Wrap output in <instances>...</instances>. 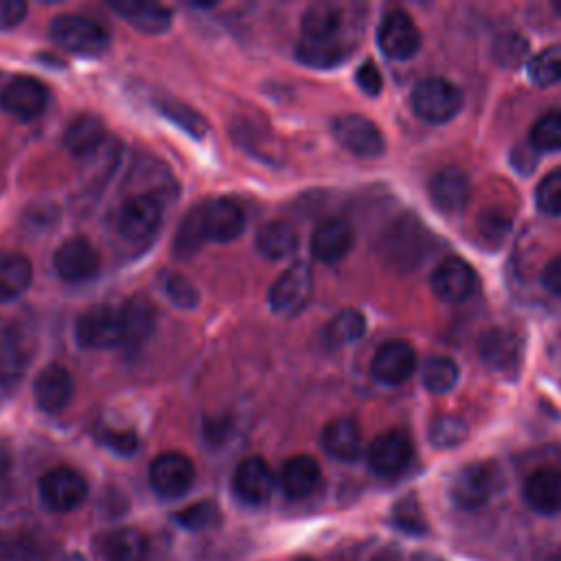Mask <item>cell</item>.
<instances>
[{
    "instance_id": "obj_1",
    "label": "cell",
    "mask_w": 561,
    "mask_h": 561,
    "mask_svg": "<svg viewBox=\"0 0 561 561\" xmlns=\"http://www.w3.org/2000/svg\"><path fill=\"white\" fill-rule=\"evenodd\" d=\"M50 39L61 46L64 50L85 55V57H96L103 55L110 46V33L103 24L77 15V13H61L57 15L50 26H48Z\"/></svg>"
},
{
    "instance_id": "obj_2",
    "label": "cell",
    "mask_w": 561,
    "mask_h": 561,
    "mask_svg": "<svg viewBox=\"0 0 561 561\" xmlns=\"http://www.w3.org/2000/svg\"><path fill=\"white\" fill-rule=\"evenodd\" d=\"M35 335L22 322H11L0 331V388L13 392L33 359Z\"/></svg>"
},
{
    "instance_id": "obj_3",
    "label": "cell",
    "mask_w": 561,
    "mask_h": 561,
    "mask_svg": "<svg viewBox=\"0 0 561 561\" xmlns=\"http://www.w3.org/2000/svg\"><path fill=\"white\" fill-rule=\"evenodd\" d=\"M412 110L430 123H445L462 107V92L443 77L421 79L410 94Z\"/></svg>"
},
{
    "instance_id": "obj_4",
    "label": "cell",
    "mask_w": 561,
    "mask_h": 561,
    "mask_svg": "<svg viewBox=\"0 0 561 561\" xmlns=\"http://www.w3.org/2000/svg\"><path fill=\"white\" fill-rule=\"evenodd\" d=\"M311 285H313L311 267L305 261H296L270 287V294H267L270 309L283 318L296 316L307 305Z\"/></svg>"
},
{
    "instance_id": "obj_5",
    "label": "cell",
    "mask_w": 561,
    "mask_h": 561,
    "mask_svg": "<svg viewBox=\"0 0 561 561\" xmlns=\"http://www.w3.org/2000/svg\"><path fill=\"white\" fill-rule=\"evenodd\" d=\"M162 221V202L153 193H138L125 199L118 210L116 228L125 241H147Z\"/></svg>"
},
{
    "instance_id": "obj_6",
    "label": "cell",
    "mask_w": 561,
    "mask_h": 561,
    "mask_svg": "<svg viewBox=\"0 0 561 561\" xmlns=\"http://www.w3.org/2000/svg\"><path fill=\"white\" fill-rule=\"evenodd\" d=\"M500 482L493 462H469L465 465L451 482V500L465 511L484 506L495 493Z\"/></svg>"
},
{
    "instance_id": "obj_7",
    "label": "cell",
    "mask_w": 561,
    "mask_h": 561,
    "mask_svg": "<svg viewBox=\"0 0 561 561\" xmlns=\"http://www.w3.org/2000/svg\"><path fill=\"white\" fill-rule=\"evenodd\" d=\"M39 495L48 508L68 513L88 497V482L72 467H53L39 478Z\"/></svg>"
},
{
    "instance_id": "obj_8",
    "label": "cell",
    "mask_w": 561,
    "mask_h": 561,
    "mask_svg": "<svg viewBox=\"0 0 561 561\" xmlns=\"http://www.w3.org/2000/svg\"><path fill=\"white\" fill-rule=\"evenodd\" d=\"M77 342L83 348H112L123 340L121 311L112 305H94L83 311L75 327Z\"/></svg>"
},
{
    "instance_id": "obj_9",
    "label": "cell",
    "mask_w": 561,
    "mask_h": 561,
    "mask_svg": "<svg viewBox=\"0 0 561 561\" xmlns=\"http://www.w3.org/2000/svg\"><path fill=\"white\" fill-rule=\"evenodd\" d=\"M331 129H333V136L337 138V142L355 156L377 158L386 149L379 127L362 114L335 116Z\"/></svg>"
},
{
    "instance_id": "obj_10",
    "label": "cell",
    "mask_w": 561,
    "mask_h": 561,
    "mask_svg": "<svg viewBox=\"0 0 561 561\" xmlns=\"http://www.w3.org/2000/svg\"><path fill=\"white\" fill-rule=\"evenodd\" d=\"M195 480V467L186 454L164 451L149 465L151 489L162 497L184 495Z\"/></svg>"
},
{
    "instance_id": "obj_11",
    "label": "cell",
    "mask_w": 561,
    "mask_h": 561,
    "mask_svg": "<svg viewBox=\"0 0 561 561\" xmlns=\"http://www.w3.org/2000/svg\"><path fill=\"white\" fill-rule=\"evenodd\" d=\"M101 267L99 250L88 237H68L55 252V272L68 283H83Z\"/></svg>"
},
{
    "instance_id": "obj_12",
    "label": "cell",
    "mask_w": 561,
    "mask_h": 561,
    "mask_svg": "<svg viewBox=\"0 0 561 561\" xmlns=\"http://www.w3.org/2000/svg\"><path fill=\"white\" fill-rule=\"evenodd\" d=\"M377 44L390 59H410L421 44V33L405 11H390L377 28Z\"/></svg>"
},
{
    "instance_id": "obj_13",
    "label": "cell",
    "mask_w": 561,
    "mask_h": 561,
    "mask_svg": "<svg viewBox=\"0 0 561 561\" xmlns=\"http://www.w3.org/2000/svg\"><path fill=\"white\" fill-rule=\"evenodd\" d=\"M48 99L46 85L31 75H15L0 92V105L18 118H35L44 112Z\"/></svg>"
},
{
    "instance_id": "obj_14",
    "label": "cell",
    "mask_w": 561,
    "mask_h": 561,
    "mask_svg": "<svg viewBox=\"0 0 561 561\" xmlns=\"http://www.w3.org/2000/svg\"><path fill=\"white\" fill-rule=\"evenodd\" d=\"M416 368V355L414 348L403 340H388L383 342L370 362V373L379 383L386 386H399Z\"/></svg>"
},
{
    "instance_id": "obj_15",
    "label": "cell",
    "mask_w": 561,
    "mask_h": 561,
    "mask_svg": "<svg viewBox=\"0 0 561 561\" xmlns=\"http://www.w3.org/2000/svg\"><path fill=\"white\" fill-rule=\"evenodd\" d=\"M202 219L208 241H234L245 228V213L230 197H215L202 202Z\"/></svg>"
},
{
    "instance_id": "obj_16",
    "label": "cell",
    "mask_w": 561,
    "mask_h": 561,
    "mask_svg": "<svg viewBox=\"0 0 561 561\" xmlns=\"http://www.w3.org/2000/svg\"><path fill=\"white\" fill-rule=\"evenodd\" d=\"M412 460V440L401 430L379 434L368 447V465L379 476H397Z\"/></svg>"
},
{
    "instance_id": "obj_17",
    "label": "cell",
    "mask_w": 561,
    "mask_h": 561,
    "mask_svg": "<svg viewBox=\"0 0 561 561\" xmlns=\"http://www.w3.org/2000/svg\"><path fill=\"white\" fill-rule=\"evenodd\" d=\"M72 394H75V379L70 370L61 364H48L37 373L33 381V397L37 405L48 414H57L66 410Z\"/></svg>"
},
{
    "instance_id": "obj_18",
    "label": "cell",
    "mask_w": 561,
    "mask_h": 561,
    "mask_svg": "<svg viewBox=\"0 0 561 561\" xmlns=\"http://www.w3.org/2000/svg\"><path fill=\"white\" fill-rule=\"evenodd\" d=\"M302 37L316 42H333L353 48L346 39V15L337 4H311L302 15Z\"/></svg>"
},
{
    "instance_id": "obj_19",
    "label": "cell",
    "mask_w": 561,
    "mask_h": 561,
    "mask_svg": "<svg viewBox=\"0 0 561 561\" xmlns=\"http://www.w3.org/2000/svg\"><path fill=\"white\" fill-rule=\"evenodd\" d=\"M272 486H274L272 469L259 456H250V458L241 460L232 476V489H234L237 497L252 506L265 504L272 495Z\"/></svg>"
},
{
    "instance_id": "obj_20",
    "label": "cell",
    "mask_w": 561,
    "mask_h": 561,
    "mask_svg": "<svg viewBox=\"0 0 561 561\" xmlns=\"http://www.w3.org/2000/svg\"><path fill=\"white\" fill-rule=\"evenodd\" d=\"M353 226L342 217L322 219L311 234V254L322 263H335L353 248Z\"/></svg>"
},
{
    "instance_id": "obj_21",
    "label": "cell",
    "mask_w": 561,
    "mask_h": 561,
    "mask_svg": "<svg viewBox=\"0 0 561 561\" xmlns=\"http://www.w3.org/2000/svg\"><path fill=\"white\" fill-rule=\"evenodd\" d=\"M476 287V274L458 256L443 259L432 272V289L445 302H462Z\"/></svg>"
},
{
    "instance_id": "obj_22",
    "label": "cell",
    "mask_w": 561,
    "mask_h": 561,
    "mask_svg": "<svg viewBox=\"0 0 561 561\" xmlns=\"http://www.w3.org/2000/svg\"><path fill=\"white\" fill-rule=\"evenodd\" d=\"M121 311V346H125L127 351H136L138 346H142L156 324V309L153 305L142 298V296H134L127 298L123 302V307H118Z\"/></svg>"
},
{
    "instance_id": "obj_23",
    "label": "cell",
    "mask_w": 561,
    "mask_h": 561,
    "mask_svg": "<svg viewBox=\"0 0 561 561\" xmlns=\"http://www.w3.org/2000/svg\"><path fill=\"white\" fill-rule=\"evenodd\" d=\"M480 359L493 370H511L519 364L522 340L511 329H489L478 340Z\"/></svg>"
},
{
    "instance_id": "obj_24",
    "label": "cell",
    "mask_w": 561,
    "mask_h": 561,
    "mask_svg": "<svg viewBox=\"0 0 561 561\" xmlns=\"http://www.w3.org/2000/svg\"><path fill=\"white\" fill-rule=\"evenodd\" d=\"M526 504L541 513L554 515L561 511V471L554 467H543L533 471L524 482Z\"/></svg>"
},
{
    "instance_id": "obj_25",
    "label": "cell",
    "mask_w": 561,
    "mask_h": 561,
    "mask_svg": "<svg viewBox=\"0 0 561 561\" xmlns=\"http://www.w3.org/2000/svg\"><path fill=\"white\" fill-rule=\"evenodd\" d=\"M430 197L443 213H456L469 197V178L458 167H443L430 180Z\"/></svg>"
},
{
    "instance_id": "obj_26",
    "label": "cell",
    "mask_w": 561,
    "mask_h": 561,
    "mask_svg": "<svg viewBox=\"0 0 561 561\" xmlns=\"http://www.w3.org/2000/svg\"><path fill=\"white\" fill-rule=\"evenodd\" d=\"M110 7L142 33H162L171 26V9L151 0H112Z\"/></svg>"
},
{
    "instance_id": "obj_27",
    "label": "cell",
    "mask_w": 561,
    "mask_h": 561,
    "mask_svg": "<svg viewBox=\"0 0 561 561\" xmlns=\"http://www.w3.org/2000/svg\"><path fill=\"white\" fill-rule=\"evenodd\" d=\"M105 142V127L94 114H79L66 127L64 145L75 158H90Z\"/></svg>"
},
{
    "instance_id": "obj_28",
    "label": "cell",
    "mask_w": 561,
    "mask_h": 561,
    "mask_svg": "<svg viewBox=\"0 0 561 561\" xmlns=\"http://www.w3.org/2000/svg\"><path fill=\"white\" fill-rule=\"evenodd\" d=\"M320 482V465L313 456L298 454L291 456L280 469L283 493L291 500L307 497Z\"/></svg>"
},
{
    "instance_id": "obj_29",
    "label": "cell",
    "mask_w": 561,
    "mask_h": 561,
    "mask_svg": "<svg viewBox=\"0 0 561 561\" xmlns=\"http://www.w3.org/2000/svg\"><path fill=\"white\" fill-rule=\"evenodd\" d=\"M99 552L105 561H145L147 559V539L136 528H114L101 535Z\"/></svg>"
},
{
    "instance_id": "obj_30",
    "label": "cell",
    "mask_w": 561,
    "mask_h": 561,
    "mask_svg": "<svg viewBox=\"0 0 561 561\" xmlns=\"http://www.w3.org/2000/svg\"><path fill=\"white\" fill-rule=\"evenodd\" d=\"M322 447L335 460L351 462L359 456L362 434L353 419H335L322 432Z\"/></svg>"
},
{
    "instance_id": "obj_31",
    "label": "cell",
    "mask_w": 561,
    "mask_h": 561,
    "mask_svg": "<svg viewBox=\"0 0 561 561\" xmlns=\"http://www.w3.org/2000/svg\"><path fill=\"white\" fill-rule=\"evenodd\" d=\"M256 248L265 259H287L298 248V232L287 221H265L256 232Z\"/></svg>"
},
{
    "instance_id": "obj_32",
    "label": "cell",
    "mask_w": 561,
    "mask_h": 561,
    "mask_svg": "<svg viewBox=\"0 0 561 561\" xmlns=\"http://www.w3.org/2000/svg\"><path fill=\"white\" fill-rule=\"evenodd\" d=\"M33 278L31 261L18 252L0 254V302H9L26 291Z\"/></svg>"
},
{
    "instance_id": "obj_33",
    "label": "cell",
    "mask_w": 561,
    "mask_h": 561,
    "mask_svg": "<svg viewBox=\"0 0 561 561\" xmlns=\"http://www.w3.org/2000/svg\"><path fill=\"white\" fill-rule=\"evenodd\" d=\"M351 48L344 44L333 42H316V39H300L296 46V57L311 66V68H333L348 57Z\"/></svg>"
},
{
    "instance_id": "obj_34",
    "label": "cell",
    "mask_w": 561,
    "mask_h": 561,
    "mask_svg": "<svg viewBox=\"0 0 561 561\" xmlns=\"http://www.w3.org/2000/svg\"><path fill=\"white\" fill-rule=\"evenodd\" d=\"M366 331V320L357 309H344L324 327V340L329 346H346L359 340Z\"/></svg>"
},
{
    "instance_id": "obj_35",
    "label": "cell",
    "mask_w": 561,
    "mask_h": 561,
    "mask_svg": "<svg viewBox=\"0 0 561 561\" xmlns=\"http://www.w3.org/2000/svg\"><path fill=\"white\" fill-rule=\"evenodd\" d=\"M458 364L445 355H434L430 357L425 364H423V370H421V377H423V383L430 392L434 394H440V392H449L456 381H458Z\"/></svg>"
},
{
    "instance_id": "obj_36",
    "label": "cell",
    "mask_w": 561,
    "mask_h": 561,
    "mask_svg": "<svg viewBox=\"0 0 561 561\" xmlns=\"http://www.w3.org/2000/svg\"><path fill=\"white\" fill-rule=\"evenodd\" d=\"M206 239L204 230V219H202V204L193 206L188 215L182 219L178 232H175V254L178 256H188L202 248Z\"/></svg>"
},
{
    "instance_id": "obj_37",
    "label": "cell",
    "mask_w": 561,
    "mask_h": 561,
    "mask_svg": "<svg viewBox=\"0 0 561 561\" xmlns=\"http://www.w3.org/2000/svg\"><path fill=\"white\" fill-rule=\"evenodd\" d=\"M528 77L537 85H552L561 81V44L539 50L526 66Z\"/></svg>"
},
{
    "instance_id": "obj_38",
    "label": "cell",
    "mask_w": 561,
    "mask_h": 561,
    "mask_svg": "<svg viewBox=\"0 0 561 561\" xmlns=\"http://www.w3.org/2000/svg\"><path fill=\"white\" fill-rule=\"evenodd\" d=\"M153 105L167 118H171L175 125H180L184 131H188L191 136L202 138L206 134V121L193 107H188L186 103H180V101H175L171 96H162V99H156Z\"/></svg>"
},
{
    "instance_id": "obj_39",
    "label": "cell",
    "mask_w": 561,
    "mask_h": 561,
    "mask_svg": "<svg viewBox=\"0 0 561 561\" xmlns=\"http://www.w3.org/2000/svg\"><path fill=\"white\" fill-rule=\"evenodd\" d=\"M219 519H221V511L213 500H202V502L188 504L175 513V522L193 533L210 530L219 524Z\"/></svg>"
},
{
    "instance_id": "obj_40",
    "label": "cell",
    "mask_w": 561,
    "mask_h": 561,
    "mask_svg": "<svg viewBox=\"0 0 561 561\" xmlns=\"http://www.w3.org/2000/svg\"><path fill=\"white\" fill-rule=\"evenodd\" d=\"M160 287L169 296V300L182 309H193L199 302L197 287L180 272L167 270L160 274Z\"/></svg>"
},
{
    "instance_id": "obj_41",
    "label": "cell",
    "mask_w": 561,
    "mask_h": 561,
    "mask_svg": "<svg viewBox=\"0 0 561 561\" xmlns=\"http://www.w3.org/2000/svg\"><path fill=\"white\" fill-rule=\"evenodd\" d=\"M530 142L539 151H559L561 149V110L546 112L530 129Z\"/></svg>"
},
{
    "instance_id": "obj_42",
    "label": "cell",
    "mask_w": 561,
    "mask_h": 561,
    "mask_svg": "<svg viewBox=\"0 0 561 561\" xmlns=\"http://www.w3.org/2000/svg\"><path fill=\"white\" fill-rule=\"evenodd\" d=\"M467 438V425L451 414H440L430 423V440L434 447L449 449Z\"/></svg>"
},
{
    "instance_id": "obj_43",
    "label": "cell",
    "mask_w": 561,
    "mask_h": 561,
    "mask_svg": "<svg viewBox=\"0 0 561 561\" xmlns=\"http://www.w3.org/2000/svg\"><path fill=\"white\" fill-rule=\"evenodd\" d=\"M392 524L403 530V533H410V535H423L427 530V524H425V517H423V511H421V504L416 502L414 495H408V497H401L394 508H392Z\"/></svg>"
},
{
    "instance_id": "obj_44",
    "label": "cell",
    "mask_w": 561,
    "mask_h": 561,
    "mask_svg": "<svg viewBox=\"0 0 561 561\" xmlns=\"http://www.w3.org/2000/svg\"><path fill=\"white\" fill-rule=\"evenodd\" d=\"M535 204L546 215H561V169H552L537 184Z\"/></svg>"
},
{
    "instance_id": "obj_45",
    "label": "cell",
    "mask_w": 561,
    "mask_h": 561,
    "mask_svg": "<svg viewBox=\"0 0 561 561\" xmlns=\"http://www.w3.org/2000/svg\"><path fill=\"white\" fill-rule=\"evenodd\" d=\"M478 232L486 243L497 245L511 232V219L502 210H486L478 219Z\"/></svg>"
},
{
    "instance_id": "obj_46",
    "label": "cell",
    "mask_w": 561,
    "mask_h": 561,
    "mask_svg": "<svg viewBox=\"0 0 561 561\" xmlns=\"http://www.w3.org/2000/svg\"><path fill=\"white\" fill-rule=\"evenodd\" d=\"M355 81H357V85L362 88V92H366L368 96H377V94L381 92V88H383L381 72H379L377 64L370 61V59L364 61V64L357 68Z\"/></svg>"
},
{
    "instance_id": "obj_47",
    "label": "cell",
    "mask_w": 561,
    "mask_h": 561,
    "mask_svg": "<svg viewBox=\"0 0 561 561\" xmlns=\"http://www.w3.org/2000/svg\"><path fill=\"white\" fill-rule=\"evenodd\" d=\"M99 440L107 445L110 449L118 454H134L138 447V438L134 432H121V430H105L99 434Z\"/></svg>"
},
{
    "instance_id": "obj_48",
    "label": "cell",
    "mask_w": 561,
    "mask_h": 561,
    "mask_svg": "<svg viewBox=\"0 0 561 561\" xmlns=\"http://www.w3.org/2000/svg\"><path fill=\"white\" fill-rule=\"evenodd\" d=\"M26 11L28 7L22 0H0V31L18 26L24 20Z\"/></svg>"
},
{
    "instance_id": "obj_49",
    "label": "cell",
    "mask_w": 561,
    "mask_h": 561,
    "mask_svg": "<svg viewBox=\"0 0 561 561\" xmlns=\"http://www.w3.org/2000/svg\"><path fill=\"white\" fill-rule=\"evenodd\" d=\"M541 285L550 294L561 296V256H554L548 261V265L541 272Z\"/></svg>"
},
{
    "instance_id": "obj_50",
    "label": "cell",
    "mask_w": 561,
    "mask_h": 561,
    "mask_svg": "<svg viewBox=\"0 0 561 561\" xmlns=\"http://www.w3.org/2000/svg\"><path fill=\"white\" fill-rule=\"evenodd\" d=\"M373 561H401V554L397 548H386V550H379Z\"/></svg>"
},
{
    "instance_id": "obj_51",
    "label": "cell",
    "mask_w": 561,
    "mask_h": 561,
    "mask_svg": "<svg viewBox=\"0 0 561 561\" xmlns=\"http://www.w3.org/2000/svg\"><path fill=\"white\" fill-rule=\"evenodd\" d=\"M9 465H11V456H9L7 447H2V445H0V478L7 473Z\"/></svg>"
},
{
    "instance_id": "obj_52",
    "label": "cell",
    "mask_w": 561,
    "mask_h": 561,
    "mask_svg": "<svg viewBox=\"0 0 561 561\" xmlns=\"http://www.w3.org/2000/svg\"><path fill=\"white\" fill-rule=\"evenodd\" d=\"M64 561H85L81 554H77V552H72V554H68Z\"/></svg>"
},
{
    "instance_id": "obj_53",
    "label": "cell",
    "mask_w": 561,
    "mask_h": 561,
    "mask_svg": "<svg viewBox=\"0 0 561 561\" xmlns=\"http://www.w3.org/2000/svg\"><path fill=\"white\" fill-rule=\"evenodd\" d=\"M552 7H554V11L561 15V0H557V2H552Z\"/></svg>"
},
{
    "instance_id": "obj_54",
    "label": "cell",
    "mask_w": 561,
    "mask_h": 561,
    "mask_svg": "<svg viewBox=\"0 0 561 561\" xmlns=\"http://www.w3.org/2000/svg\"><path fill=\"white\" fill-rule=\"evenodd\" d=\"M296 561H316V559H311V557H300V559H296Z\"/></svg>"
}]
</instances>
